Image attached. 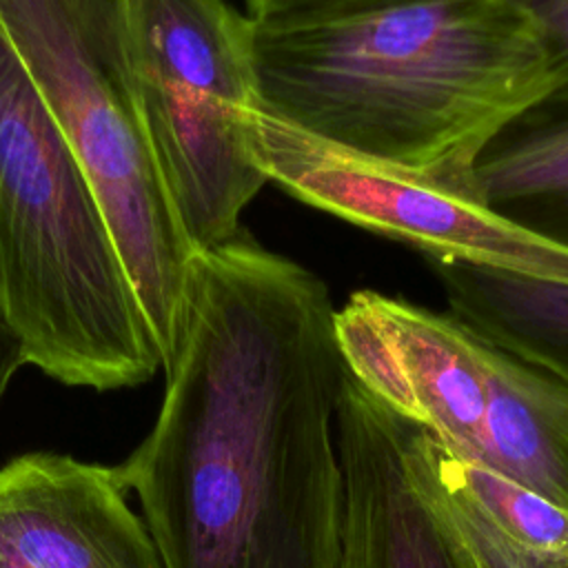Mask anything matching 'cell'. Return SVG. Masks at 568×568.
I'll return each mask as SVG.
<instances>
[{
    "label": "cell",
    "mask_w": 568,
    "mask_h": 568,
    "mask_svg": "<svg viewBox=\"0 0 568 568\" xmlns=\"http://www.w3.org/2000/svg\"><path fill=\"white\" fill-rule=\"evenodd\" d=\"M131 64L164 189L195 251L235 237L268 182L246 138L253 24L226 0H126Z\"/></svg>",
    "instance_id": "5b68a950"
},
{
    "label": "cell",
    "mask_w": 568,
    "mask_h": 568,
    "mask_svg": "<svg viewBox=\"0 0 568 568\" xmlns=\"http://www.w3.org/2000/svg\"><path fill=\"white\" fill-rule=\"evenodd\" d=\"M399 439L419 495L486 568H568L564 508L404 419Z\"/></svg>",
    "instance_id": "30bf717a"
},
{
    "label": "cell",
    "mask_w": 568,
    "mask_h": 568,
    "mask_svg": "<svg viewBox=\"0 0 568 568\" xmlns=\"http://www.w3.org/2000/svg\"><path fill=\"white\" fill-rule=\"evenodd\" d=\"M0 322L24 364L67 386L126 388L162 368L91 182L2 29Z\"/></svg>",
    "instance_id": "3957f363"
},
{
    "label": "cell",
    "mask_w": 568,
    "mask_h": 568,
    "mask_svg": "<svg viewBox=\"0 0 568 568\" xmlns=\"http://www.w3.org/2000/svg\"><path fill=\"white\" fill-rule=\"evenodd\" d=\"M537 27L555 87L568 84V0H510ZM552 87V89H555Z\"/></svg>",
    "instance_id": "5bb4252c"
},
{
    "label": "cell",
    "mask_w": 568,
    "mask_h": 568,
    "mask_svg": "<svg viewBox=\"0 0 568 568\" xmlns=\"http://www.w3.org/2000/svg\"><path fill=\"white\" fill-rule=\"evenodd\" d=\"M0 568H29V566H24L18 557H13L9 550L0 546Z\"/></svg>",
    "instance_id": "e0dca14e"
},
{
    "label": "cell",
    "mask_w": 568,
    "mask_h": 568,
    "mask_svg": "<svg viewBox=\"0 0 568 568\" xmlns=\"http://www.w3.org/2000/svg\"><path fill=\"white\" fill-rule=\"evenodd\" d=\"M0 29L91 182L166 373L195 248L146 135L126 0H0Z\"/></svg>",
    "instance_id": "277c9868"
},
{
    "label": "cell",
    "mask_w": 568,
    "mask_h": 568,
    "mask_svg": "<svg viewBox=\"0 0 568 568\" xmlns=\"http://www.w3.org/2000/svg\"><path fill=\"white\" fill-rule=\"evenodd\" d=\"M335 313L320 275L244 231L193 253L158 419L113 466L164 568H342Z\"/></svg>",
    "instance_id": "6da1fadb"
},
{
    "label": "cell",
    "mask_w": 568,
    "mask_h": 568,
    "mask_svg": "<svg viewBox=\"0 0 568 568\" xmlns=\"http://www.w3.org/2000/svg\"><path fill=\"white\" fill-rule=\"evenodd\" d=\"M477 559H479V557H477ZM479 561H481V559H479ZM481 568H486V566H484V564H481Z\"/></svg>",
    "instance_id": "ac0fdd59"
},
{
    "label": "cell",
    "mask_w": 568,
    "mask_h": 568,
    "mask_svg": "<svg viewBox=\"0 0 568 568\" xmlns=\"http://www.w3.org/2000/svg\"><path fill=\"white\" fill-rule=\"evenodd\" d=\"M339 453L346 484L342 568H481L410 481L399 419L348 373L339 393Z\"/></svg>",
    "instance_id": "9c48e42d"
},
{
    "label": "cell",
    "mask_w": 568,
    "mask_h": 568,
    "mask_svg": "<svg viewBox=\"0 0 568 568\" xmlns=\"http://www.w3.org/2000/svg\"><path fill=\"white\" fill-rule=\"evenodd\" d=\"M473 186L519 226L568 246V84L548 91L486 144Z\"/></svg>",
    "instance_id": "7c38bea8"
},
{
    "label": "cell",
    "mask_w": 568,
    "mask_h": 568,
    "mask_svg": "<svg viewBox=\"0 0 568 568\" xmlns=\"http://www.w3.org/2000/svg\"><path fill=\"white\" fill-rule=\"evenodd\" d=\"M335 333L346 373L377 404L484 464L488 386L479 331L450 311L362 288L337 308Z\"/></svg>",
    "instance_id": "52a82bcc"
},
{
    "label": "cell",
    "mask_w": 568,
    "mask_h": 568,
    "mask_svg": "<svg viewBox=\"0 0 568 568\" xmlns=\"http://www.w3.org/2000/svg\"><path fill=\"white\" fill-rule=\"evenodd\" d=\"M246 138L268 182L348 224L464 262L568 284V246L519 226L477 193L300 131L260 106Z\"/></svg>",
    "instance_id": "8992f818"
},
{
    "label": "cell",
    "mask_w": 568,
    "mask_h": 568,
    "mask_svg": "<svg viewBox=\"0 0 568 568\" xmlns=\"http://www.w3.org/2000/svg\"><path fill=\"white\" fill-rule=\"evenodd\" d=\"M448 311L508 353L568 382V284L430 260Z\"/></svg>",
    "instance_id": "4fadbf2b"
},
{
    "label": "cell",
    "mask_w": 568,
    "mask_h": 568,
    "mask_svg": "<svg viewBox=\"0 0 568 568\" xmlns=\"http://www.w3.org/2000/svg\"><path fill=\"white\" fill-rule=\"evenodd\" d=\"M390 0H244L246 18L255 24H282L348 13Z\"/></svg>",
    "instance_id": "9a60e30c"
},
{
    "label": "cell",
    "mask_w": 568,
    "mask_h": 568,
    "mask_svg": "<svg viewBox=\"0 0 568 568\" xmlns=\"http://www.w3.org/2000/svg\"><path fill=\"white\" fill-rule=\"evenodd\" d=\"M251 24L262 111L462 191L477 193L486 144L555 87L537 27L510 0H390Z\"/></svg>",
    "instance_id": "7a4b0ae2"
},
{
    "label": "cell",
    "mask_w": 568,
    "mask_h": 568,
    "mask_svg": "<svg viewBox=\"0 0 568 568\" xmlns=\"http://www.w3.org/2000/svg\"><path fill=\"white\" fill-rule=\"evenodd\" d=\"M0 546L29 568H164L113 466L60 453L0 468Z\"/></svg>",
    "instance_id": "ba28073f"
},
{
    "label": "cell",
    "mask_w": 568,
    "mask_h": 568,
    "mask_svg": "<svg viewBox=\"0 0 568 568\" xmlns=\"http://www.w3.org/2000/svg\"><path fill=\"white\" fill-rule=\"evenodd\" d=\"M484 337V464L568 513V382Z\"/></svg>",
    "instance_id": "8fae6325"
},
{
    "label": "cell",
    "mask_w": 568,
    "mask_h": 568,
    "mask_svg": "<svg viewBox=\"0 0 568 568\" xmlns=\"http://www.w3.org/2000/svg\"><path fill=\"white\" fill-rule=\"evenodd\" d=\"M20 366H24L20 346H18L16 337L9 333V328L0 322V402L7 393L11 377L18 373Z\"/></svg>",
    "instance_id": "2e32d148"
}]
</instances>
